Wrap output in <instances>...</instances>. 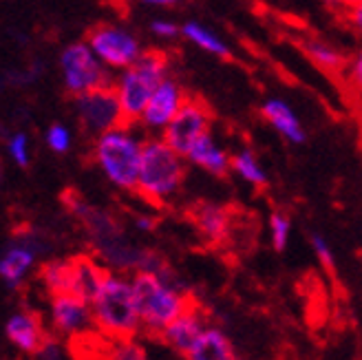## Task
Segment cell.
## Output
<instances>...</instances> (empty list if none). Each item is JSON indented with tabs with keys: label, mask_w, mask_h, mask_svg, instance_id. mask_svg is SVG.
Listing matches in <instances>:
<instances>
[{
	"label": "cell",
	"mask_w": 362,
	"mask_h": 360,
	"mask_svg": "<svg viewBox=\"0 0 362 360\" xmlns=\"http://www.w3.org/2000/svg\"><path fill=\"white\" fill-rule=\"evenodd\" d=\"M69 208L76 212V217L86 226L88 237L93 241L95 257L113 272H155V269L166 267L155 252L141 250L133 241L124 237L122 228L115 223L111 214L100 212L84 204L80 197L66 194Z\"/></svg>",
	"instance_id": "1"
},
{
	"label": "cell",
	"mask_w": 362,
	"mask_h": 360,
	"mask_svg": "<svg viewBox=\"0 0 362 360\" xmlns=\"http://www.w3.org/2000/svg\"><path fill=\"white\" fill-rule=\"evenodd\" d=\"M146 139L148 135L137 122H122L90 139V159L113 188L135 192Z\"/></svg>",
	"instance_id": "2"
},
{
	"label": "cell",
	"mask_w": 362,
	"mask_h": 360,
	"mask_svg": "<svg viewBox=\"0 0 362 360\" xmlns=\"http://www.w3.org/2000/svg\"><path fill=\"white\" fill-rule=\"evenodd\" d=\"M135 303L141 320V332L159 338L170 323L192 308V298L184 290L168 267L155 269V272H135Z\"/></svg>",
	"instance_id": "3"
},
{
	"label": "cell",
	"mask_w": 362,
	"mask_h": 360,
	"mask_svg": "<svg viewBox=\"0 0 362 360\" xmlns=\"http://www.w3.org/2000/svg\"><path fill=\"white\" fill-rule=\"evenodd\" d=\"M186 173V155L175 151L161 135H148L135 192L153 206H168L184 188Z\"/></svg>",
	"instance_id": "4"
},
{
	"label": "cell",
	"mask_w": 362,
	"mask_h": 360,
	"mask_svg": "<svg viewBox=\"0 0 362 360\" xmlns=\"http://www.w3.org/2000/svg\"><path fill=\"white\" fill-rule=\"evenodd\" d=\"M95 330L106 340L137 336L141 332V320L135 303L133 277L126 272H108L95 296L90 298Z\"/></svg>",
	"instance_id": "5"
},
{
	"label": "cell",
	"mask_w": 362,
	"mask_h": 360,
	"mask_svg": "<svg viewBox=\"0 0 362 360\" xmlns=\"http://www.w3.org/2000/svg\"><path fill=\"white\" fill-rule=\"evenodd\" d=\"M170 74V56L159 49L144 51L137 62L115 74L113 91L117 93L126 122H139L155 88Z\"/></svg>",
	"instance_id": "6"
},
{
	"label": "cell",
	"mask_w": 362,
	"mask_h": 360,
	"mask_svg": "<svg viewBox=\"0 0 362 360\" xmlns=\"http://www.w3.org/2000/svg\"><path fill=\"white\" fill-rule=\"evenodd\" d=\"M58 71L69 95H82L102 86H111L115 74L90 49L86 40L66 45L58 56Z\"/></svg>",
	"instance_id": "7"
},
{
	"label": "cell",
	"mask_w": 362,
	"mask_h": 360,
	"mask_svg": "<svg viewBox=\"0 0 362 360\" xmlns=\"http://www.w3.org/2000/svg\"><path fill=\"white\" fill-rule=\"evenodd\" d=\"M86 42L95 51V56L113 71L119 74L126 66H131L146 51L139 40V35L119 23H100L88 31Z\"/></svg>",
	"instance_id": "8"
},
{
	"label": "cell",
	"mask_w": 362,
	"mask_h": 360,
	"mask_svg": "<svg viewBox=\"0 0 362 360\" xmlns=\"http://www.w3.org/2000/svg\"><path fill=\"white\" fill-rule=\"evenodd\" d=\"M74 113H76L80 131L88 139H93L106 131L115 129L117 124L126 122L122 104L117 100V93L113 91V84L95 88V91H88L82 95H76L74 98Z\"/></svg>",
	"instance_id": "9"
},
{
	"label": "cell",
	"mask_w": 362,
	"mask_h": 360,
	"mask_svg": "<svg viewBox=\"0 0 362 360\" xmlns=\"http://www.w3.org/2000/svg\"><path fill=\"white\" fill-rule=\"evenodd\" d=\"M45 252V239L33 230H21L5 243L0 255V279L7 290H21Z\"/></svg>",
	"instance_id": "10"
},
{
	"label": "cell",
	"mask_w": 362,
	"mask_h": 360,
	"mask_svg": "<svg viewBox=\"0 0 362 360\" xmlns=\"http://www.w3.org/2000/svg\"><path fill=\"white\" fill-rule=\"evenodd\" d=\"M47 323L51 334L66 338L69 343L78 338H86L90 332H98L90 301L76 292H62L49 296Z\"/></svg>",
	"instance_id": "11"
},
{
	"label": "cell",
	"mask_w": 362,
	"mask_h": 360,
	"mask_svg": "<svg viewBox=\"0 0 362 360\" xmlns=\"http://www.w3.org/2000/svg\"><path fill=\"white\" fill-rule=\"evenodd\" d=\"M188 98L190 95L184 88V84L170 74L155 88V93L148 100L146 109H144L137 124L141 126L146 135H161L166 131V126L173 122V117L181 111V106L188 102Z\"/></svg>",
	"instance_id": "12"
},
{
	"label": "cell",
	"mask_w": 362,
	"mask_h": 360,
	"mask_svg": "<svg viewBox=\"0 0 362 360\" xmlns=\"http://www.w3.org/2000/svg\"><path fill=\"white\" fill-rule=\"evenodd\" d=\"M212 131V111L208 104L199 98H188V102L181 106V111L173 117V122L166 126V131L161 133L175 151L186 155L192 144Z\"/></svg>",
	"instance_id": "13"
},
{
	"label": "cell",
	"mask_w": 362,
	"mask_h": 360,
	"mask_svg": "<svg viewBox=\"0 0 362 360\" xmlns=\"http://www.w3.org/2000/svg\"><path fill=\"white\" fill-rule=\"evenodd\" d=\"M49 323L42 320L38 312L16 310L5 320V338L7 343L23 356H35L42 343L49 338Z\"/></svg>",
	"instance_id": "14"
},
{
	"label": "cell",
	"mask_w": 362,
	"mask_h": 360,
	"mask_svg": "<svg viewBox=\"0 0 362 360\" xmlns=\"http://www.w3.org/2000/svg\"><path fill=\"white\" fill-rule=\"evenodd\" d=\"M206 325H208V320H206L204 312L199 310L197 305H192L190 310L177 316L170 325L159 334V340L177 356L186 358L190 354V349L194 347L197 338L206 330Z\"/></svg>",
	"instance_id": "15"
},
{
	"label": "cell",
	"mask_w": 362,
	"mask_h": 360,
	"mask_svg": "<svg viewBox=\"0 0 362 360\" xmlns=\"http://www.w3.org/2000/svg\"><path fill=\"white\" fill-rule=\"evenodd\" d=\"M190 221L208 243L219 245L228 239L232 230V212L221 204L199 202L190 210Z\"/></svg>",
	"instance_id": "16"
},
{
	"label": "cell",
	"mask_w": 362,
	"mask_h": 360,
	"mask_svg": "<svg viewBox=\"0 0 362 360\" xmlns=\"http://www.w3.org/2000/svg\"><path fill=\"white\" fill-rule=\"evenodd\" d=\"M188 164L202 168L214 177H226L232 173V153L223 146V144L214 137V133H206L199 137L190 151L186 153Z\"/></svg>",
	"instance_id": "17"
},
{
	"label": "cell",
	"mask_w": 362,
	"mask_h": 360,
	"mask_svg": "<svg viewBox=\"0 0 362 360\" xmlns=\"http://www.w3.org/2000/svg\"><path fill=\"white\" fill-rule=\"evenodd\" d=\"M261 117L274 129L287 144H303L307 139V131L296 115L294 106L283 98H267L261 104Z\"/></svg>",
	"instance_id": "18"
},
{
	"label": "cell",
	"mask_w": 362,
	"mask_h": 360,
	"mask_svg": "<svg viewBox=\"0 0 362 360\" xmlns=\"http://www.w3.org/2000/svg\"><path fill=\"white\" fill-rule=\"evenodd\" d=\"M108 272H111V269H108L98 257L74 259V287H71V292H76L90 301L100 290V285L104 283Z\"/></svg>",
	"instance_id": "19"
},
{
	"label": "cell",
	"mask_w": 362,
	"mask_h": 360,
	"mask_svg": "<svg viewBox=\"0 0 362 360\" xmlns=\"http://www.w3.org/2000/svg\"><path fill=\"white\" fill-rule=\"evenodd\" d=\"M188 360H234V347L228 334L221 327L206 325L202 336L197 338L194 347L186 356Z\"/></svg>",
	"instance_id": "20"
},
{
	"label": "cell",
	"mask_w": 362,
	"mask_h": 360,
	"mask_svg": "<svg viewBox=\"0 0 362 360\" xmlns=\"http://www.w3.org/2000/svg\"><path fill=\"white\" fill-rule=\"evenodd\" d=\"M181 38L190 45H194L197 49L210 53V56H216V58L230 56V47H228L226 38H221L219 33L212 31L206 25H202L199 21H186L184 25H181Z\"/></svg>",
	"instance_id": "21"
},
{
	"label": "cell",
	"mask_w": 362,
	"mask_h": 360,
	"mask_svg": "<svg viewBox=\"0 0 362 360\" xmlns=\"http://www.w3.org/2000/svg\"><path fill=\"white\" fill-rule=\"evenodd\" d=\"M303 49L318 69L327 71V74H345L349 58L342 53L340 49H336L334 45H329L327 40L320 38H307L303 42Z\"/></svg>",
	"instance_id": "22"
},
{
	"label": "cell",
	"mask_w": 362,
	"mask_h": 360,
	"mask_svg": "<svg viewBox=\"0 0 362 360\" xmlns=\"http://www.w3.org/2000/svg\"><path fill=\"white\" fill-rule=\"evenodd\" d=\"M40 283L49 296L71 292L74 287V259H53L40 267Z\"/></svg>",
	"instance_id": "23"
},
{
	"label": "cell",
	"mask_w": 362,
	"mask_h": 360,
	"mask_svg": "<svg viewBox=\"0 0 362 360\" xmlns=\"http://www.w3.org/2000/svg\"><path fill=\"white\" fill-rule=\"evenodd\" d=\"M232 173L247 186H255V188L267 186V173L261 164V159L247 146H241L239 151L232 153Z\"/></svg>",
	"instance_id": "24"
},
{
	"label": "cell",
	"mask_w": 362,
	"mask_h": 360,
	"mask_svg": "<svg viewBox=\"0 0 362 360\" xmlns=\"http://www.w3.org/2000/svg\"><path fill=\"white\" fill-rule=\"evenodd\" d=\"M5 151L18 168H27L31 161V141L25 131H16L5 139Z\"/></svg>",
	"instance_id": "25"
},
{
	"label": "cell",
	"mask_w": 362,
	"mask_h": 360,
	"mask_svg": "<svg viewBox=\"0 0 362 360\" xmlns=\"http://www.w3.org/2000/svg\"><path fill=\"white\" fill-rule=\"evenodd\" d=\"M269 243L276 252H283L292 237V219L285 212H272L269 214Z\"/></svg>",
	"instance_id": "26"
},
{
	"label": "cell",
	"mask_w": 362,
	"mask_h": 360,
	"mask_svg": "<svg viewBox=\"0 0 362 360\" xmlns=\"http://www.w3.org/2000/svg\"><path fill=\"white\" fill-rule=\"evenodd\" d=\"M45 144H47V149L51 153L64 155V153L71 151V146H74V133H71V129H69L66 124L53 122V124H49V129L45 131Z\"/></svg>",
	"instance_id": "27"
},
{
	"label": "cell",
	"mask_w": 362,
	"mask_h": 360,
	"mask_svg": "<svg viewBox=\"0 0 362 360\" xmlns=\"http://www.w3.org/2000/svg\"><path fill=\"white\" fill-rule=\"evenodd\" d=\"M106 352L115 360H144V358H146V349L137 343L135 336L108 340V349Z\"/></svg>",
	"instance_id": "28"
},
{
	"label": "cell",
	"mask_w": 362,
	"mask_h": 360,
	"mask_svg": "<svg viewBox=\"0 0 362 360\" xmlns=\"http://www.w3.org/2000/svg\"><path fill=\"white\" fill-rule=\"evenodd\" d=\"M69 340L56 334H49V338L42 343V347L38 349L33 358H40V360H64L69 358Z\"/></svg>",
	"instance_id": "29"
},
{
	"label": "cell",
	"mask_w": 362,
	"mask_h": 360,
	"mask_svg": "<svg viewBox=\"0 0 362 360\" xmlns=\"http://www.w3.org/2000/svg\"><path fill=\"white\" fill-rule=\"evenodd\" d=\"M148 29L153 33V38L164 40V42L181 38V25L170 21V18H155V21H151Z\"/></svg>",
	"instance_id": "30"
},
{
	"label": "cell",
	"mask_w": 362,
	"mask_h": 360,
	"mask_svg": "<svg viewBox=\"0 0 362 360\" xmlns=\"http://www.w3.org/2000/svg\"><path fill=\"white\" fill-rule=\"evenodd\" d=\"M310 245H312V250H314L316 259H318L325 267H327V269H332L334 263H336L332 243H329L327 239H325L322 235H312V237H310Z\"/></svg>",
	"instance_id": "31"
},
{
	"label": "cell",
	"mask_w": 362,
	"mask_h": 360,
	"mask_svg": "<svg viewBox=\"0 0 362 360\" xmlns=\"http://www.w3.org/2000/svg\"><path fill=\"white\" fill-rule=\"evenodd\" d=\"M345 78L351 84L354 91L362 95V47L349 58L347 69H345Z\"/></svg>",
	"instance_id": "32"
},
{
	"label": "cell",
	"mask_w": 362,
	"mask_h": 360,
	"mask_svg": "<svg viewBox=\"0 0 362 360\" xmlns=\"http://www.w3.org/2000/svg\"><path fill=\"white\" fill-rule=\"evenodd\" d=\"M40 74H42V66H40L38 62H33V64L27 66V69L9 71V76H5V82L9 80V84H13V86H27V84H33L35 80H38Z\"/></svg>",
	"instance_id": "33"
},
{
	"label": "cell",
	"mask_w": 362,
	"mask_h": 360,
	"mask_svg": "<svg viewBox=\"0 0 362 360\" xmlns=\"http://www.w3.org/2000/svg\"><path fill=\"white\" fill-rule=\"evenodd\" d=\"M345 23L351 27V31L356 35H360V38H362V3L345 9Z\"/></svg>",
	"instance_id": "34"
},
{
	"label": "cell",
	"mask_w": 362,
	"mask_h": 360,
	"mask_svg": "<svg viewBox=\"0 0 362 360\" xmlns=\"http://www.w3.org/2000/svg\"><path fill=\"white\" fill-rule=\"evenodd\" d=\"M133 228L137 232H153L155 230V219L148 214H135L133 217Z\"/></svg>",
	"instance_id": "35"
},
{
	"label": "cell",
	"mask_w": 362,
	"mask_h": 360,
	"mask_svg": "<svg viewBox=\"0 0 362 360\" xmlns=\"http://www.w3.org/2000/svg\"><path fill=\"white\" fill-rule=\"evenodd\" d=\"M139 3L146 7H175L181 0H139Z\"/></svg>",
	"instance_id": "36"
},
{
	"label": "cell",
	"mask_w": 362,
	"mask_h": 360,
	"mask_svg": "<svg viewBox=\"0 0 362 360\" xmlns=\"http://www.w3.org/2000/svg\"><path fill=\"white\" fill-rule=\"evenodd\" d=\"M332 5H336V7H340L342 11L345 9H349V7H354V5H358V3H362V0H329Z\"/></svg>",
	"instance_id": "37"
}]
</instances>
